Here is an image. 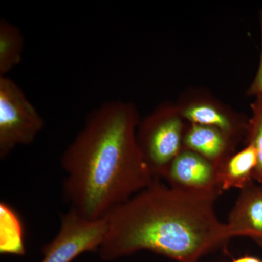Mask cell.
Instances as JSON below:
<instances>
[{"instance_id":"1","label":"cell","mask_w":262,"mask_h":262,"mask_svg":"<svg viewBox=\"0 0 262 262\" xmlns=\"http://www.w3.org/2000/svg\"><path fill=\"white\" fill-rule=\"evenodd\" d=\"M139 115L122 101L102 103L65 150L63 192L70 210L99 220L156 180L136 139Z\"/></svg>"},{"instance_id":"2","label":"cell","mask_w":262,"mask_h":262,"mask_svg":"<svg viewBox=\"0 0 262 262\" xmlns=\"http://www.w3.org/2000/svg\"><path fill=\"white\" fill-rule=\"evenodd\" d=\"M217 198L156 179L106 217L107 231L98 254L110 261L149 251L177 262H199L231 239L215 213Z\"/></svg>"},{"instance_id":"3","label":"cell","mask_w":262,"mask_h":262,"mask_svg":"<svg viewBox=\"0 0 262 262\" xmlns=\"http://www.w3.org/2000/svg\"><path fill=\"white\" fill-rule=\"evenodd\" d=\"M175 108H158L136 131L138 145L155 179L161 177L170 163L184 148V123Z\"/></svg>"},{"instance_id":"4","label":"cell","mask_w":262,"mask_h":262,"mask_svg":"<svg viewBox=\"0 0 262 262\" xmlns=\"http://www.w3.org/2000/svg\"><path fill=\"white\" fill-rule=\"evenodd\" d=\"M45 127L44 119L15 81L0 77V158L18 146L32 144Z\"/></svg>"},{"instance_id":"5","label":"cell","mask_w":262,"mask_h":262,"mask_svg":"<svg viewBox=\"0 0 262 262\" xmlns=\"http://www.w3.org/2000/svg\"><path fill=\"white\" fill-rule=\"evenodd\" d=\"M106 231V218L87 220L69 210L61 215L56 237L42 248L40 262H72L82 253L98 251Z\"/></svg>"},{"instance_id":"6","label":"cell","mask_w":262,"mask_h":262,"mask_svg":"<svg viewBox=\"0 0 262 262\" xmlns=\"http://www.w3.org/2000/svg\"><path fill=\"white\" fill-rule=\"evenodd\" d=\"M168 185L193 193L220 196L217 165L183 148L161 176Z\"/></svg>"},{"instance_id":"7","label":"cell","mask_w":262,"mask_h":262,"mask_svg":"<svg viewBox=\"0 0 262 262\" xmlns=\"http://www.w3.org/2000/svg\"><path fill=\"white\" fill-rule=\"evenodd\" d=\"M226 226L230 238L249 237L262 247V183L241 189Z\"/></svg>"},{"instance_id":"8","label":"cell","mask_w":262,"mask_h":262,"mask_svg":"<svg viewBox=\"0 0 262 262\" xmlns=\"http://www.w3.org/2000/svg\"><path fill=\"white\" fill-rule=\"evenodd\" d=\"M184 148L219 165L234 154L235 140L214 127L192 124L185 129Z\"/></svg>"},{"instance_id":"9","label":"cell","mask_w":262,"mask_h":262,"mask_svg":"<svg viewBox=\"0 0 262 262\" xmlns=\"http://www.w3.org/2000/svg\"><path fill=\"white\" fill-rule=\"evenodd\" d=\"M257 152L251 144L226 158L217 165L218 184L221 192L230 189H243L254 181L257 166Z\"/></svg>"},{"instance_id":"10","label":"cell","mask_w":262,"mask_h":262,"mask_svg":"<svg viewBox=\"0 0 262 262\" xmlns=\"http://www.w3.org/2000/svg\"><path fill=\"white\" fill-rule=\"evenodd\" d=\"M180 115L194 125L218 129L234 140L241 133H247V125H237L229 115L211 103H193L183 108Z\"/></svg>"},{"instance_id":"11","label":"cell","mask_w":262,"mask_h":262,"mask_svg":"<svg viewBox=\"0 0 262 262\" xmlns=\"http://www.w3.org/2000/svg\"><path fill=\"white\" fill-rule=\"evenodd\" d=\"M24 39L20 29L3 18L0 20V77L8 76L21 62Z\"/></svg>"},{"instance_id":"12","label":"cell","mask_w":262,"mask_h":262,"mask_svg":"<svg viewBox=\"0 0 262 262\" xmlns=\"http://www.w3.org/2000/svg\"><path fill=\"white\" fill-rule=\"evenodd\" d=\"M1 241L9 238L0 246L2 253L23 255L25 249L22 239V229L20 221L14 212L4 203H1Z\"/></svg>"},{"instance_id":"13","label":"cell","mask_w":262,"mask_h":262,"mask_svg":"<svg viewBox=\"0 0 262 262\" xmlns=\"http://www.w3.org/2000/svg\"><path fill=\"white\" fill-rule=\"evenodd\" d=\"M252 116L247 124L248 144L257 152L258 163L254 173V181L262 183V95L256 96L251 104Z\"/></svg>"},{"instance_id":"14","label":"cell","mask_w":262,"mask_h":262,"mask_svg":"<svg viewBox=\"0 0 262 262\" xmlns=\"http://www.w3.org/2000/svg\"><path fill=\"white\" fill-rule=\"evenodd\" d=\"M260 27H261V56H260L259 66H258L257 72L255 76L254 80L248 90V94L249 96H256L262 95V10L260 13Z\"/></svg>"},{"instance_id":"15","label":"cell","mask_w":262,"mask_h":262,"mask_svg":"<svg viewBox=\"0 0 262 262\" xmlns=\"http://www.w3.org/2000/svg\"><path fill=\"white\" fill-rule=\"evenodd\" d=\"M231 262H262L261 258L256 257V256H250V255H245L237 258H234Z\"/></svg>"},{"instance_id":"16","label":"cell","mask_w":262,"mask_h":262,"mask_svg":"<svg viewBox=\"0 0 262 262\" xmlns=\"http://www.w3.org/2000/svg\"><path fill=\"white\" fill-rule=\"evenodd\" d=\"M199 262H201V261H199Z\"/></svg>"}]
</instances>
